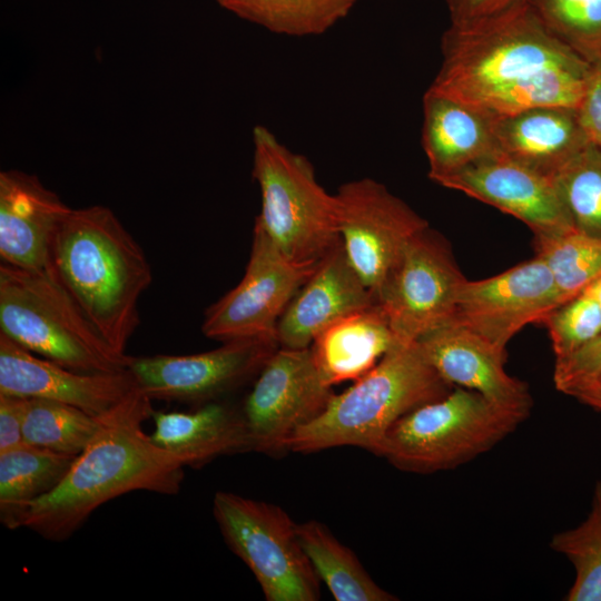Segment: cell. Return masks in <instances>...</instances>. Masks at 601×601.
I'll return each mask as SVG.
<instances>
[{
	"label": "cell",
	"instance_id": "cell-24",
	"mask_svg": "<svg viewBox=\"0 0 601 601\" xmlns=\"http://www.w3.org/2000/svg\"><path fill=\"white\" fill-rule=\"evenodd\" d=\"M77 455L55 452L27 443L0 452V518L16 529L22 510L55 490Z\"/></svg>",
	"mask_w": 601,
	"mask_h": 601
},
{
	"label": "cell",
	"instance_id": "cell-4",
	"mask_svg": "<svg viewBox=\"0 0 601 601\" xmlns=\"http://www.w3.org/2000/svg\"><path fill=\"white\" fill-rule=\"evenodd\" d=\"M453 388L428 363L416 342L395 345L351 387L334 394L319 416L287 440L286 451L313 453L357 446L377 455L396 421Z\"/></svg>",
	"mask_w": 601,
	"mask_h": 601
},
{
	"label": "cell",
	"instance_id": "cell-2",
	"mask_svg": "<svg viewBox=\"0 0 601 601\" xmlns=\"http://www.w3.org/2000/svg\"><path fill=\"white\" fill-rule=\"evenodd\" d=\"M151 402L137 387L100 415L97 432L63 480L22 510L16 529L27 528L60 542L78 531L100 505L117 496L132 491L178 493L187 465L142 430L154 412Z\"/></svg>",
	"mask_w": 601,
	"mask_h": 601
},
{
	"label": "cell",
	"instance_id": "cell-13",
	"mask_svg": "<svg viewBox=\"0 0 601 601\" xmlns=\"http://www.w3.org/2000/svg\"><path fill=\"white\" fill-rule=\"evenodd\" d=\"M561 305L551 269L535 255L495 276L465 279L452 321L506 351L509 342L524 326L541 324Z\"/></svg>",
	"mask_w": 601,
	"mask_h": 601
},
{
	"label": "cell",
	"instance_id": "cell-25",
	"mask_svg": "<svg viewBox=\"0 0 601 601\" xmlns=\"http://www.w3.org/2000/svg\"><path fill=\"white\" fill-rule=\"evenodd\" d=\"M297 534L316 575L336 601L397 600L372 579L354 552L325 524L315 520L297 524Z\"/></svg>",
	"mask_w": 601,
	"mask_h": 601
},
{
	"label": "cell",
	"instance_id": "cell-8",
	"mask_svg": "<svg viewBox=\"0 0 601 601\" xmlns=\"http://www.w3.org/2000/svg\"><path fill=\"white\" fill-rule=\"evenodd\" d=\"M213 513L228 548L247 565L267 601H316L321 580L297 523L272 503L218 491Z\"/></svg>",
	"mask_w": 601,
	"mask_h": 601
},
{
	"label": "cell",
	"instance_id": "cell-33",
	"mask_svg": "<svg viewBox=\"0 0 601 601\" xmlns=\"http://www.w3.org/2000/svg\"><path fill=\"white\" fill-rule=\"evenodd\" d=\"M601 376V334L571 354L555 358L553 382L559 392Z\"/></svg>",
	"mask_w": 601,
	"mask_h": 601
},
{
	"label": "cell",
	"instance_id": "cell-18",
	"mask_svg": "<svg viewBox=\"0 0 601 601\" xmlns=\"http://www.w3.org/2000/svg\"><path fill=\"white\" fill-rule=\"evenodd\" d=\"M435 371L453 386L476 391L506 406L531 411L525 382L505 371L506 351L451 321L416 341Z\"/></svg>",
	"mask_w": 601,
	"mask_h": 601
},
{
	"label": "cell",
	"instance_id": "cell-20",
	"mask_svg": "<svg viewBox=\"0 0 601 601\" xmlns=\"http://www.w3.org/2000/svg\"><path fill=\"white\" fill-rule=\"evenodd\" d=\"M496 116L430 88L423 96L422 146L428 177L440 178L496 151Z\"/></svg>",
	"mask_w": 601,
	"mask_h": 601
},
{
	"label": "cell",
	"instance_id": "cell-35",
	"mask_svg": "<svg viewBox=\"0 0 601 601\" xmlns=\"http://www.w3.org/2000/svg\"><path fill=\"white\" fill-rule=\"evenodd\" d=\"M575 109L589 142L601 148V60L593 63L583 97Z\"/></svg>",
	"mask_w": 601,
	"mask_h": 601
},
{
	"label": "cell",
	"instance_id": "cell-36",
	"mask_svg": "<svg viewBox=\"0 0 601 601\" xmlns=\"http://www.w3.org/2000/svg\"><path fill=\"white\" fill-rule=\"evenodd\" d=\"M26 404V397L0 394V452L23 443Z\"/></svg>",
	"mask_w": 601,
	"mask_h": 601
},
{
	"label": "cell",
	"instance_id": "cell-16",
	"mask_svg": "<svg viewBox=\"0 0 601 601\" xmlns=\"http://www.w3.org/2000/svg\"><path fill=\"white\" fill-rule=\"evenodd\" d=\"M137 387L129 368L73 371L29 352L0 333V394L61 402L100 416Z\"/></svg>",
	"mask_w": 601,
	"mask_h": 601
},
{
	"label": "cell",
	"instance_id": "cell-30",
	"mask_svg": "<svg viewBox=\"0 0 601 601\" xmlns=\"http://www.w3.org/2000/svg\"><path fill=\"white\" fill-rule=\"evenodd\" d=\"M553 180L574 227L601 236V148L587 144Z\"/></svg>",
	"mask_w": 601,
	"mask_h": 601
},
{
	"label": "cell",
	"instance_id": "cell-15",
	"mask_svg": "<svg viewBox=\"0 0 601 601\" xmlns=\"http://www.w3.org/2000/svg\"><path fill=\"white\" fill-rule=\"evenodd\" d=\"M436 184L512 215L534 236H553L577 229L553 178L500 151L440 178Z\"/></svg>",
	"mask_w": 601,
	"mask_h": 601
},
{
	"label": "cell",
	"instance_id": "cell-40",
	"mask_svg": "<svg viewBox=\"0 0 601 601\" xmlns=\"http://www.w3.org/2000/svg\"><path fill=\"white\" fill-rule=\"evenodd\" d=\"M216 1L218 2L219 0H216Z\"/></svg>",
	"mask_w": 601,
	"mask_h": 601
},
{
	"label": "cell",
	"instance_id": "cell-28",
	"mask_svg": "<svg viewBox=\"0 0 601 601\" xmlns=\"http://www.w3.org/2000/svg\"><path fill=\"white\" fill-rule=\"evenodd\" d=\"M99 423V416L76 406L42 398H27L22 425L23 443L78 455L97 432Z\"/></svg>",
	"mask_w": 601,
	"mask_h": 601
},
{
	"label": "cell",
	"instance_id": "cell-26",
	"mask_svg": "<svg viewBox=\"0 0 601 601\" xmlns=\"http://www.w3.org/2000/svg\"><path fill=\"white\" fill-rule=\"evenodd\" d=\"M357 0H219L239 18L287 37H314L345 19Z\"/></svg>",
	"mask_w": 601,
	"mask_h": 601
},
{
	"label": "cell",
	"instance_id": "cell-29",
	"mask_svg": "<svg viewBox=\"0 0 601 601\" xmlns=\"http://www.w3.org/2000/svg\"><path fill=\"white\" fill-rule=\"evenodd\" d=\"M550 546L574 568V581L565 600L601 601V480L594 484L587 519L554 534Z\"/></svg>",
	"mask_w": 601,
	"mask_h": 601
},
{
	"label": "cell",
	"instance_id": "cell-12",
	"mask_svg": "<svg viewBox=\"0 0 601 601\" xmlns=\"http://www.w3.org/2000/svg\"><path fill=\"white\" fill-rule=\"evenodd\" d=\"M334 393L322 380L309 347H279L259 371L242 411L250 450L275 455L319 416Z\"/></svg>",
	"mask_w": 601,
	"mask_h": 601
},
{
	"label": "cell",
	"instance_id": "cell-31",
	"mask_svg": "<svg viewBox=\"0 0 601 601\" xmlns=\"http://www.w3.org/2000/svg\"><path fill=\"white\" fill-rule=\"evenodd\" d=\"M560 41L591 63L601 60V0H530Z\"/></svg>",
	"mask_w": 601,
	"mask_h": 601
},
{
	"label": "cell",
	"instance_id": "cell-22",
	"mask_svg": "<svg viewBox=\"0 0 601 601\" xmlns=\"http://www.w3.org/2000/svg\"><path fill=\"white\" fill-rule=\"evenodd\" d=\"M397 345L386 314L376 302L323 329L309 346L328 386L356 381Z\"/></svg>",
	"mask_w": 601,
	"mask_h": 601
},
{
	"label": "cell",
	"instance_id": "cell-6",
	"mask_svg": "<svg viewBox=\"0 0 601 601\" xmlns=\"http://www.w3.org/2000/svg\"><path fill=\"white\" fill-rule=\"evenodd\" d=\"M0 333L70 370L128 368L131 356L115 352L49 269L0 265Z\"/></svg>",
	"mask_w": 601,
	"mask_h": 601
},
{
	"label": "cell",
	"instance_id": "cell-9",
	"mask_svg": "<svg viewBox=\"0 0 601 601\" xmlns=\"http://www.w3.org/2000/svg\"><path fill=\"white\" fill-rule=\"evenodd\" d=\"M465 279L439 233L427 227L414 236L377 296L397 345L451 322Z\"/></svg>",
	"mask_w": 601,
	"mask_h": 601
},
{
	"label": "cell",
	"instance_id": "cell-10",
	"mask_svg": "<svg viewBox=\"0 0 601 601\" xmlns=\"http://www.w3.org/2000/svg\"><path fill=\"white\" fill-rule=\"evenodd\" d=\"M317 264L293 262L255 224L244 276L207 308L201 324L204 335L223 343L235 339L277 343L276 328L283 313Z\"/></svg>",
	"mask_w": 601,
	"mask_h": 601
},
{
	"label": "cell",
	"instance_id": "cell-32",
	"mask_svg": "<svg viewBox=\"0 0 601 601\" xmlns=\"http://www.w3.org/2000/svg\"><path fill=\"white\" fill-rule=\"evenodd\" d=\"M541 324L548 328L555 358H561L601 334V305L584 289Z\"/></svg>",
	"mask_w": 601,
	"mask_h": 601
},
{
	"label": "cell",
	"instance_id": "cell-1",
	"mask_svg": "<svg viewBox=\"0 0 601 601\" xmlns=\"http://www.w3.org/2000/svg\"><path fill=\"white\" fill-rule=\"evenodd\" d=\"M430 89L505 116L526 109L577 108L592 63L543 24L530 4L470 24H451Z\"/></svg>",
	"mask_w": 601,
	"mask_h": 601
},
{
	"label": "cell",
	"instance_id": "cell-5",
	"mask_svg": "<svg viewBox=\"0 0 601 601\" xmlns=\"http://www.w3.org/2000/svg\"><path fill=\"white\" fill-rule=\"evenodd\" d=\"M530 413L492 401L476 391L454 386L444 397L396 421L386 433L377 456L410 473L453 470L493 449Z\"/></svg>",
	"mask_w": 601,
	"mask_h": 601
},
{
	"label": "cell",
	"instance_id": "cell-11",
	"mask_svg": "<svg viewBox=\"0 0 601 601\" xmlns=\"http://www.w3.org/2000/svg\"><path fill=\"white\" fill-rule=\"evenodd\" d=\"M335 197L344 253L377 300L406 246L428 223L368 177L344 183Z\"/></svg>",
	"mask_w": 601,
	"mask_h": 601
},
{
	"label": "cell",
	"instance_id": "cell-34",
	"mask_svg": "<svg viewBox=\"0 0 601 601\" xmlns=\"http://www.w3.org/2000/svg\"><path fill=\"white\" fill-rule=\"evenodd\" d=\"M451 24H470L530 3V0H445Z\"/></svg>",
	"mask_w": 601,
	"mask_h": 601
},
{
	"label": "cell",
	"instance_id": "cell-7",
	"mask_svg": "<svg viewBox=\"0 0 601 601\" xmlns=\"http://www.w3.org/2000/svg\"><path fill=\"white\" fill-rule=\"evenodd\" d=\"M253 177L260 193L255 224L289 259L316 265L341 243L335 194L319 184L307 157L264 125L253 129Z\"/></svg>",
	"mask_w": 601,
	"mask_h": 601
},
{
	"label": "cell",
	"instance_id": "cell-38",
	"mask_svg": "<svg viewBox=\"0 0 601 601\" xmlns=\"http://www.w3.org/2000/svg\"><path fill=\"white\" fill-rule=\"evenodd\" d=\"M601 305V277L585 288ZM584 290V289H583Z\"/></svg>",
	"mask_w": 601,
	"mask_h": 601
},
{
	"label": "cell",
	"instance_id": "cell-3",
	"mask_svg": "<svg viewBox=\"0 0 601 601\" xmlns=\"http://www.w3.org/2000/svg\"><path fill=\"white\" fill-rule=\"evenodd\" d=\"M48 269L108 345L127 355L152 273L116 214L102 205L71 209L53 237Z\"/></svg>",
	"mask_w": 601,
	"mask_h": 601
},
{
	"label": "cell",
	"instance_id": "cell-14",
	"mask_svg": "<svg viewBox=\"0 0 601 601\" xmlns=\"http://www.w3.org/2000/svg\"><path fill=\"white\" fill-rule=\"evenodd\" d=\"M277 345L235 339L197 354L131 356L128 368L151 401L205 404L258 374Z\"/></svg>",
	"mask_w": 601,
	"mask_h": 601
},
{
	"label": "cell",
	"instance_id": "cell-37",
	"mask_svg": "<svg viewBox=\"0 0 601 601\" xmlns=\"http://www.w3.org/2000/svg\"><path fill=\"white\" fill-rule=\"evenodd\" d=\"M562 393L577 398L590 407L601 411V384L597 381H583L566 387Z\"/></svg>",
	"mask_w": 601,
	"mask_h": 601
},
{
	"label": "cell",
	"instance_id": "cell-19",
	"mask_svg": "<svg viewBox=\"0 0 601 601\" xmlns=\"http://www.w3.org/2000/svg\"><path fill=\"white\" fill-rule=\"evenodd\" d=\"M376 302L339 243L318 262L283 313L276 328L277 343L280 347L307 348L328 325Z\"/></svg>",
	"mask_w": 601,
	"mask_h": 601
},
{
	"label": "cell",
	"instance_id": "cell-39",
	"mask_svg": "<svg viewBox=\"0 0 601 601\" xmlns=\"http://www.w3.org/2000/svg\"><path fill=\"white\" fill-rule=\"evenodd\" d=\"M590 381V380H589ZM593 381H597L599 384H601V376L593 378Z\"/></svg>",
	"mask_w": 601,
	"mask_h": 601
},
{
	"label": "cell",
	"instance_id": "cell-23",
	"mask_svg": "<svg viewBox=\"0 0 601 601\" xmlns=\"http://www.w3.org/2000/svg\"><path fill=\"white\" fill-rule=\"evenodd\" d=\"M151 418V440L180 456L189 467L252 451L242 411L218 402L205 403L191 412L154 411Z\"/></svg>",
	"mask_w": 601,
	"mask_h": 601
},
{
	"label": "cell",
	"instance_id": "cell-27",
	"mask_svg": "<svg viewBox=\"0 0 601 601\" xmlns=\"http://www.w3.org/2000/svg\"><path fill=\"white\" fill-rule=\"evenodd\" d=\"M533 246L553 274L562 305L601 277V236L573 229L534 236Z\"/></svg>",
	"mask_w": 601,
	"mask_h": 601
},
{
	"label": "cell",
	"instance_id": "cell-17",
	"mask_svg": "<svg viewBox=\"0 0 601 601\" xmlns=\"http://www.w3.org/2000/svg\"><path fill=\"white\" fill-rule=\"evenodd\" d=\"M55 191L31 174L0 173V258L27 270L48 268L53 237L70 213Z\"/></svg>",
	"mask_w": 601,
	"mask_h": 601
},
{
	"label": "cell",
	"instance_id": "cell-21",
	"mask_svg": "<svg viewBox=\"0 0 601 601\" xmlns=\"http://www.w3.org/2000/svg\"><path fill=\"white\" fill-rule=\"evenodd\" d=\"M494 132L500 152L550 178L589 144L577 109L563 106L496 116Z\"/></svg>",
	"mask_w": 601,
	"mask_h": 601
}]
</instances>
